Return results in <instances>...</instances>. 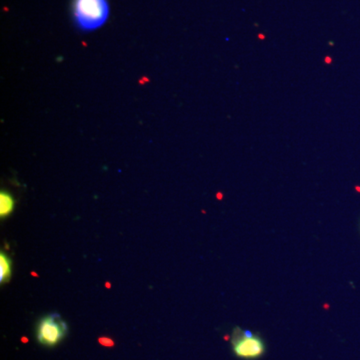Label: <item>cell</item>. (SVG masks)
Segmentation results:
<instances>
[{"label":"cell","mask_w":360,"mask_h":360,"mask_svg":"<svg viewBox=\"0 0 360 360\" xmlns=\"http://www.w3.org/2000/svg\"><path fill=\"white\" fill-rule=\"evenodd\" d=\"M232 349L239 359H257L265 352L264 340L250 330L236 329L232 336Z\"/></svg>","instance_id":"cell-3"},{"label":"cell","mask_w":360,"mask_h":360,"mask_svg":"<svg viewBox=\"0 0 360 360\" xmlns=\"http://www.w3.org/2000/svg\"><path fill=\"white\" fill-rule=\"evenodd\" d=\"M14 210V200L13 196L6 191L0 194V217L2 219L8 217Z\"/></svg>","instance_id":"cell-5"},{"label":"cell","mask_w":360,"mask_h":360,"mask_svg":"<svg viewBox=\"0 0 360 360\" xmlns=\"http://www.w3.org/2000/svg\"><path fill=\"white\" fill-rule=\"evenodd\" d=\"M68 326L58 314L46 315L37 324V338L44 347H53L68 335Z\"/></svg>","instance_id":"cell-2"},{"label":"cell","mask_w":360,"mask_h":360,"mask_svg":"<svg viewBox=\"0 0 360 360\" xmlns=\"http://www.w3.org/2000/svg\"><path fill=\"white\" fill-rule=\"evenodd\" d=\"M13 272V262L6 253H0V283H4L9 281Z\"/></svg>","instance_id":"cell-4"},{"label":"cell","mask_w":360,"mask_h":360,"mask_svg":"<svg viewBox=\"0 0 360 360\" xmlns=\"http://www.w3.org/2000/svg\"><path fill=\"white\" fill-rule=\"evenodd\" d=\"M73 14L80 30L92 32L106 22L110 6L108 0H75Z\"/></svg>","instance_id":"cell-1"},{"label":"cell","mask_w":360,"mask_h":360,"mask_svg":"<svg viewBox=\"0 0 360 360\" xmlns=\"http://www.w3.org/2000/svg\"><path fill=\"white\" fill-rule=\"evenodd\" d=\"M99 342H101V345H103V347H112L113 345V341L110 340V338H101V340H99Z\"/></svg>","instance_id":"cell-6"}]
</instances>
